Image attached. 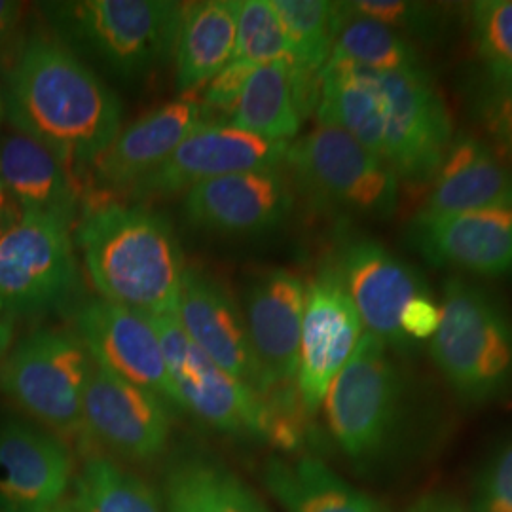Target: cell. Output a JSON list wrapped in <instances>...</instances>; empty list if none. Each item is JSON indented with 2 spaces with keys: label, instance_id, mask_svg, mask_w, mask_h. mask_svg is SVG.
Returning a JSON list of instances; mask_svg holds the SVG:
<instances>
[{
  "label": "cell",
  "instance_id": "cell-24",
  "mask_svg": "<svg viewBox=\"0 0 512 512\" xmlns=\"http://www.w3.org/2000/svg\"><path fill=\"white\" fill-rule=\"evenodd\" d=\"M317 120L319 126L346 131L384 160L385 112L378 71L330 55L321 73Z\"/></svg>",
  "mask_w": 512,
  "mask_h": 512
},
{
  "label": "cell",
  "instance_id": "cell-1",
  "mask_svg": "<svg viewBox=\"0 0 512 512\" xmlns=\"http://www.w3.org/2000/svg\"><path fill=\"white\" fill-rule=\"evenodd\" d=\"M10 124L48 148L69 173L88 169L120 133L122 105L63 44L31 38L8 76Z\"/></svg>",
  "mask_w": 512,
  "mask_h": 512
},
{
  "label": "cell",
  "instance_id": "cell-5",
  "mask_svg": "<svg viewBox=\"0 0 512 512\" xmlns=\"http://www.w3.org/2000/svg\"><path fill=\"white\" fill-rule=\"evenodd\" d=\"M330 435L355 461L376 459L399 429L403 376L384 342L363 332L325 397Z\"/></svg>",
  "mask_w": 512,
  "mask_h": 512
},
{
  "label": "cell",
  "instance_id": "cell-12",
  "mask_svg": "<svg viewBox=\"0 0 512 512\" xmlns=\"http://www.w3.org/2000/svg\"><path fill=\"white\" fill-rule=\"evenodd\" d=\"M289 143L268 141L232 128L203 122L179 148L131 188L135 198H160L226 175L272 171L285 162Z\"/></svg>",
  "mask_w": 512,
  "mask_h": 512
},
{
  "label": "cell",
  "instance_id": "cell-20",
  "mask_svg": "<svg viewBox=\"0 0 512 512\" xmlns=\"http://www.w3.org/2000/svg\"><path fill=\"white\" fill-rule=\"evenodd\" d=\"M67 444L27 423L0 427V507L12 511L48 509L63 501L73 480Z\"/></svg>",
  "mask_w": 512,
  "mask_h": 512
},
{
  "label": "cell",
  "instance_id": "cell-41",
  "mask_svg": "<svg viewBox=\"0 0 512 512\" xmlns=\"http://www.w3.org/2000/svg\"><path fill=\"white\" fill-rule=\"evenodd\" d=\"M14 336V327H12V319L2 317L0 319V359L6 355V351L10 348Z\"/></svg>",
  "mask_w": 512,
  "mask_h": 512
},
{
  "label": "cell",
  "instance_id": "cell-31",
  "mask_svg": "<svg viewBox=\"0 0 512 512\" xmlns=\"http://www.w3.org/2000/svg\"><path fill=\"white\" fill-rule=\"evenodd\" d=\"M293 48L294 69L321 76L334 46L338 6L325 0H272Z\"/></svg>",
  "mask_w": 512,
  "mask_h": 512
},
{
  "label": "cell",
  "instance_id": "cell-16",
  "mask_svg": "<svg viewBox=\"0 0 512 512\" xmlns=\"http://www.w3.org/2000/svg\"><path fill=\"white\" fill-rule=\"evenodd\" d=\"M304 308L306 285L287 268L258 275L245 291L243 319L268 395L296 387Z\"/></svg>",
  "mask_w": 512,
  "mask_h": 512
},
{
  "label": "cell",
  "instance_id": "cell-13",
  "mask_svg": "<svg viewBox=\"0 0 512 512\" xmlns=\"http://www.w3.org/2000/svg\"><path fill=\"white\" fill-rule=\"evenodd\" d=\"M82 421L93 439L135 461L158 458L171 435V416L164 399L116 376L97 361L84 393Z\"/></svg>",
  "mask_w": 512,
  "mask_h": 512
},
{
  "label": "cell",
  "instance_id": "cell-3",
  "mask_svg": "<svg viewBox=\"0 0 512 512\" xmlns=\"http://www.w3.org/2000/svg\"><path fill=\"white\" fill-rule=\"evenodd\" d=\"M429 353L463 403L501 399L512 387L511 315L488 289L450 277Z\"/></svg>",
  "mask_w": 512,
  "mask_h": 512
},
{
  "label": "cell",
  "instance_id": "cell-37",
  "mask_svg": "<svg viewBox=\"0 0 512 512\" xmlns=\"http://www.w3.org/2000/svg\"><path fill=\"white\" fill-rule=\"evenodd\" d=\"M255 71V65L245 63V61H230L222 71H220L205 90V105L217 110H228L232 112L238 105L239 97L243 93V88L249 80L251 73Z\"/></svg>",
  "mask_w": 512,
  "mask_h": 512
},
{
  "label": "cell",
  "instance_id": "cell-27",
  "mask_svg": "<svg viewBox=\"0 0 512 512\" xmlns=\"http://www.w3.org/2000/svg\"><path fill=\"white\" fill-rule=\"evenodd\" d=\"M230 126L268 141H289L298 135L302 116L296 107L291 57L258 65L249 76Z\"/></svg>",
  "mask_w": 512,
  "mask_h": 512
},
{
  "label": "cell",
  "instance_id": "cell-29",
  "mask_svg": "<svg viewBox=\"0 0 512 512\" xmlns=\"http://www.w3.org/2000/svg\"><path fill=\"white\" fill-rule=\"evenodd\" d=\"M338 21L332 54L378 73L421 67L418 48L376 19L355 12L349 2H336Z\"/></svg>",
  "mask_w": 512,
  "mask_h": 512
},
{
  "label": "cell",
  "instance_id": "cell-14",
  "mask_svg": "<svg viewBox=\"0 0 512 512\" xmlns=\"http://www.w3.org/2000/svg\"><path fill=\"white\" fill-rule=\"evenodd\" d=\"M76 329L99 365L183 410L160 336L148 315L101 298L76 311Z\"/></svg>",
  "mask_w": 512,
  "mask_h": 512
},
{
  "label": "cell",
  "instance_id": "cell-42",
  "mask_svg": "<svg viewBox=\"0 0 512 512\" xmlns=\"http://www.w3.org/2000/svg\"><path fill=\"white\" fill-rule=\"evenodd\" d=\"M0 512H76L74 511L73 503L71 499H63L61 503H57L54 507H48V509H33V511H12V509H2Z\"/></svg>",
  "mask_w": 512,
  "mask_h": 512
},
{
  "label": "cell",
  "instance_id": "cell-6",
  "mask_svg": "<svg viewBox=\"0 0 512 512\" xmlns=\"http://www.w3.org/2000/svg\"><path fill=\"white\" fill-rule=\"evenodd\" d=\"M93 357L78 334L37 330L0 365V389L35 420L59 433L84 429L82 404Z\"/></svg>",
  "mask_w": 512,
  "mask_h": 512
},
{
  "label": "cell",
  "instance_id": "cell-28",
  "mask_svg": "<svg viewBox=\"0 0 512 512\" xmlns=\"http://www.w3.org/2000/svg\"><path fill=\"white\" fill-rule=\"evenodd\" d=\"M167 512H268L238 476L213 461L186 458L165 475Z\"/></svg>",
  "mask_w": 512,
  "mask_h": 512
},
{
  "label": "cell",
  "instance_id": "cell-8",
  "mask_svg": "<svg viewBox=\"0 0 512 512\" xmlns=\"http://www.w3.org/2000/svg\"><path fill=\"white\" fill-rule=\"evenodd\" d=\"M78 287L71 226L23 213L0 236V306L40 313L67 304Z\"/></svg>",
  "mask_w": 512,
  "mask_h": 512
},
{
  "label": "cell",
  "instance_id": "cell-15",
  "mask_svg": "<svg viewBox=\"0 0 512 512\" xmlns=\"http://www.w3.org/2000/svg\"><path fill=\"white\" fill-rule=\"evenodd\" d=\"M336 268L366 332L382 340L389 351L406 357L414 346L401 329L404 308L412 298L429 293L420 272L368 238L348 243Z\"/></svg>",
  "mask_w": 512,
  "mask_h": 512
},
{
  "label": "cell",
  "instance_id": "cell-11",
  "mask_svg": "<svg viewBox=\"0 0 512 512\" xmlns=\"http://www.w3.org/2000/svg\"><path fill=\"white\" fill-rule=\"evenodd\" d=\"M363 336V321L336 266H327L306 287L296 389L306 416H313L334 378Z\"/></svg>",
  "mask_w": 512,
  "mask_h": 512
},
{
  "label": "cell",
  "instance_id": "cell-40",
  "mask_svg": "<svg viewBox=\"0 0 512 512\" xmlns=\"http://www.w3.org/2000/svg\"><path fill=\"white\" fill-rule=\"evenodd\" d=\"M19 14H21V6L18 2L0 0V40L8 38V35L16 29Z\"/></svg>",
  "mask_w": 512,
  "mask_h": 512
},
{
  "label": "cell",
  "instance_id": "cell-33",
  "mask_svg": "<svg viewBox=\"0 0 512 512\" xmlns=\"http://www.w3.org/2000/svg\"><path fill=\"white\" fill-rule=\"evenodd\" d=\"M289 57H293V48L272 0L239 2L234 59L258 67Z\"/></svg>",
  "mask_w": 512,
  "mask_h": 512
},
{
  "label": "cell",
  "instance_id": "cell-21",
  "mask_svg": "<svg viewBox=\"0 0 512 512\" xmlns=\"http://www.w3.org/2000/svg\"><path fill=\"white\" fill-rule=\"evenodd\" d=\"M203 122L202 107L190 99L150 110L128 128L120 129L112 145L93 164L99 183L109 188H133L164 164Z\"/></svg>",
  "mask_w": 512,
  "mask_h": 512
},
{
  "label": "cell",
  "instance_id": "cell-26",
  "mask_svg": "<svg viewBox=\"0 0 512 512\" xmlns=\"http://www.w3.org/2000/svg\"><path fill=\"white\" fill-rule=\"evenodd\" d=\"M264 484L285 512H385L378 501L311 456L270 459Z\"/></svg>",
  "mask_w": 512,
  "mask_h": 512
},
{
  "label": "cell",
  "instance_id": "cell-10",
  "mask_svg": "<svg viewBox=\"0 0 512 512\" xmlns=\"http://www.w3.org/2000/svg\"><path fill=\"white\" fill-rule=\"evenodd\" d=\"M160 336L171 382L183 410L230 435L266 440L268 410L249 387L239 384L198 348L177 315H148Z\"/></svg>",
  "mask_w": 512,
  "mask_h": 512
},
{
  "label": "cell",
  "instance_id": "cell-34",
  "mask_svg": "<svg viewBox=\"0 0 512 512\" xmlns=\"http://www.w3.org/2000/svg\"><path fill=\"white\" fill-rule=\"evenodd\" d=\"M471 37L484 61L512 65V0H478L469 6Z\"/></svg>",
  "mask_w": 512,
  "mask_h": 512
},
{
  "label": "cell",
  "instance_id": "cell-39",
  "mask_svg": "<svg viewBox=\"0 0 512 512\" xmlns=\"http://www.w3.org/2000/svg\"><path fill=\"white\" fill-rule=\"evenodd\" d=\"M404 512H471L458 499L444 494L425 495Z\"/></svg>",
  "mask_w": 512,
  "mask_h": 512
},
{
  "label": "cell",
  "instance_id": "cell-23",
  "mask_svg": "<svg viewBox=\"0 0 512 512\" xmlns=\"http://www.w3.org/2000/svg\"><path fill=\"white\" fill-rule=\"evenodd\" d=\"M0 186L18 200L23 213L73 224L78 211L73 179L48 148L12 124L0 135Z\"/></svg>",
  "mask_w": 512,
  "mask_h": 512
},
{
  "label": "cell",
  "instance_id": "cell-9",
  "mask_svg": "<svg viewBox=\"0 0 512 512\" xmlns=\"http://www.w3.org/2000/svg\"><path fill=\"white\" fill-rule=\"evenodd\" d=\"M385 112L384 160L410 183L435 179L452 145V118L423 67L378 73Z\"/></svg>",
  "mask_w": 512,
  "mask_h": 512
},
{
  "label": "cell",
  "instance_id": "cell-35",
  "mask_svg": "<svg viewBox=\"0 0 512 512\" xmlns=\"http://www.w3.org/2000/svg\"><path fill=\"white\" fill-rule=\"evenodd\" d=\"M349 6L366 18L376 19L401 35L431 40L439 35L442 16L439 6L404 0H355Z\"/></svg>",
  "mask_w": 512,
  "mask_h": 512
},
{
  "label": "cell",
  "instance_id": "cell-38",
  "mask_svg": "<svg viewBox=\"0 0 512 512\" xmlns=\"http://www.w3.org/2000/svg\"><path fill=\"white\" fill-rule=\"evenodd\" d=\"M440 306L431 293H423L412 298L404 308L401 329L406 340L416 346L423 340H431L439 329Z\"/></svg>",
  "mask_w": 512,
  "mask_h": 512
},
{
  "label": "cell",
  "instance_id": "cell-36",
  "mask_svg": "<svg viewBox=\"0 0 512 512\" xmlns=\"http://www.w3.org/2000/svg\"><path fill=\"white\" fill-rule=\"evenodd\" d=\"M475 512H512V437L505 440L476 476Z\"/></svg>",
  "mask_w": 512,
  "mask_h": 512
},
{
  "label": "cell",
  "instance_id": "cell-43",
  "mask_svg": "<svg viewBox=\"0 0 512 512\" xmlns=\"http://www.w3.org/2000/svg\"><path fill=\"white\" fill-rule=\"evenodd\" d=\"M0 200H2V192H0Z\"/></svg>",
  "mask_w": 512,
  "mask_h": 512
},
{
  "label": "cell",
  "instance_id": "cell-19",
  "mask_svg": "<svg viewBox=\"0 0 512 512\" xmlns=\"http://www.w3.org/2000/svg\"><path fill=\"white\" fill-rule=\"evenodd\" d=\"M293 209V192L277 169L226 175L196 184L184 196V215L194 226L255 236L281 226Z\"/></svg>",
  "mask_w": 512,
  "mask_h": 512
},
{
  "label": "cell",
  "instance_id": "cell-25",
  "mask_svg": "<svg viewBox=\"0 0 512 512\" xmlns=\"http://www.w3.org/2000/svg\"><path fill=\"white\" fill-rule=\"evenodd\" d=\"M239 0H205L186 4L175 50L177 90L192 92L209 84L234 61Z\"/></svg>",
  "mask_w": 512,
  "mask_h": 512
},
{
  "label": "cell",
  "instance_id": "cell-4",
  "mask_svg": "<svg viewBox=\"0 0 512 512\" xmlns=\"http://www.w3.org/2000/svg\"><path fill=\"white\" fill-rule=\"evenodd\" d=\"M186 4L171 0H84L54 4L67 37L122 76H139L177 50Z\"/></svg>",
  "mask_w": 512,
  "mask_h": 512
},
{
  "label": "cell",
  "instance_id": "cell-2",
  "mask_svg": "<svg viewBox=\"0 0 512 512\" xmlns=\"http://www.w3.org/2000/svg\"><path fill=\"white\" fill-rule=\"evenodd\" d=\"M88 274L103 300L145 315H177L181 243L171 222L137 205L95 207L76 230Z\"/></svg>",
  "mask_w": 512,
  "mask_h": 512
},
{
  "label": "cell",
  "instance_id": "cell-7",
  "mask_svg": "<svg viewBox=\"0 0 512 512\" xmlns=\"http://www.w3.org/2000/svg\"><path fill=\"white\" fill-rule=\"evenodd\" d=\"M285 162L298 184L321 205L376 219H387L397 209L395 171L342 129H313L289 145Z\"/></svg>",
  "mask_w": 512,
  "mask_h": 512
},
{
  "label": "cell",
  "instance_id": "cell-44",
  "mask_svg": "<svg viewBox=\"0 0 512 512\" xmlns=\"http://www.w3.org/2000/svg\"><path fill=\"white\" fill-rule=\"evenodd\" d=\"M0 236H2V232H0ZM0 310H2V306H0Z\"/></svg>",
  "mask_w": 512,
  "mask_h": 512
},
{
  "label": "cell",
  "instance_id": "cell-22",
  "mask_svg": "<svg viewBox=\"0 0 512 512\" xmlns=\"http://www.w3.org/2000/svg\"><path fill=\"white\" fill-rule=\"evenodd\" d=\"M435 184L420 213L456 215L512 207V171L492 148L461 135L435 175Z\"/></svg>",
  "mask_w": 512,
  "mask_h": 512
},
{
  "label": "cell",
  "instance_id": "cell-32",
  "mask_svg": "<svg viewBox=\"0 0 512 512\" xmlns=\"http://www.w3.org/2000/svg\"><path fill=\"white\" fill-rule=\"evenodd\" d=\"M471 112L495 154L512 164V65L484 61L471 82Z\"/></svg>",
  "mask_w": 512,
  "mask_h": 512
},
{
  "label": "cell",
  "instance_id": "cell-30",
  "mask_svg": "<svg viewBox=\"0 0 512 512\" xmlns=\"http://www.w3.org/2000/svg\"><path fill=\"white\" fill-rule=\"evenodd\" d=\"M71 503L76 512H167L143 478L101 456L84 463Z\"/></svg>",
  "mask_w": 512,
  "mask_h": 512
},
{
  "label": "cell",
  "instance_id": "cell-17",
  "mask_svg": "<svg viewBox=\"0 0 512 512\" xmlns=\"http://www.w3.org/2000/svg\"><path fill=\"white\" fill-rule=\"evenodd\" d=\"M406 238L433 266L488 277L512 274V207L456 215L418 213Z\"/></svg>",
  "mask_w": 512,
  "mask_h": 512
},
{
  "label": "cell",
  "instance_id": "cell-18",
  "mask_svg": "<svg viewBox=\"0 0 512 512\" xmlns=\"http://www.w3.org/2000/svg\"><path fill=\"white\" fill-rule=\"evenodd\" d=\"M177 319L188 338L215 365L249 387L262 401L266 399L268 389L251 348L243 311L219 281L186 268Z\"/></svg>",
  "mask_w": 512,
  "mask_h": 512
}]
</instances>
